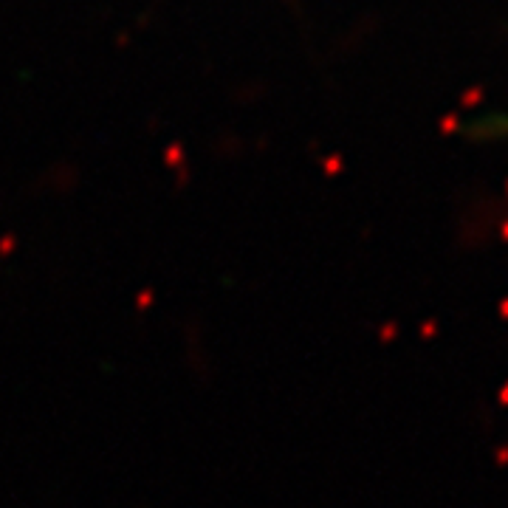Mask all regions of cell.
<instances>
[{"instance_id":"obj_1","label":"cell","mask_w":508,"mask_h":508,"mask_svg":"<svg viewBox=\"0 0 508 508\" xmlns=\"http://www.w3.org/2000/svg\"><path fill=\"white\" fill-rule=\"evenodd\" d=\"M474 130L480 133V136H489V139H497V136L508 139V116H492V119H483V122H477V124H474Z\"/></svg>"}]
</instances>
